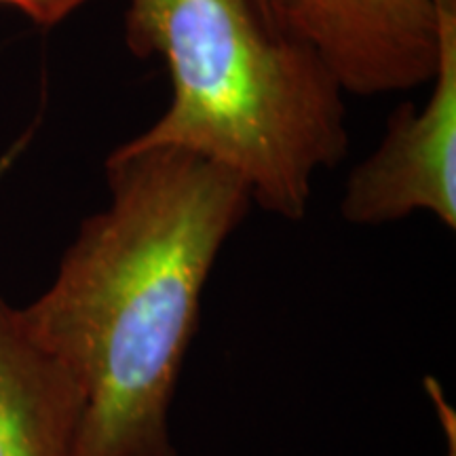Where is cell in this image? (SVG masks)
<instances>
[{"mask_svg": "<svg viewBox=\"0 0 456 456\" xmlns=\"http://www.w3.org/2000/svg\"><path fill=\"white\" fill-rule=\"evenodd\" d=\"M0 3L15 4L17 9L30 15L38 26H55L85 0H0Z\"/></svg>", "mask_w": 456, "mask_h": 456, "instance_id": "8992f818", "label": "cell"}, {"mask_svg": "<svg viewBox=\"0 0 456 456\" xmlns=\"http://www.w3.org/2000/svg\"><path fill=\"white\" fill-rule=\"evenodd\" d=\"M440 15V61L425 106L402 104L380 146L346 178L342 218L380 226L429 212L456 228V0H433Z\"/></svg>", "mask_w": 456, "mask_h": 456, "instance_id": "3957f363", "label": "cell"}, {"mask_svg": "<svg viewBox=\"0 0 456 456\" xmlns=\"http://www.w3.org/2000/svg\"><path fill=\"white\" fill-rule=\"evenodd\" d=\"M83 393L0 296V456H74Z\"/></svg>", "mask_w": 456, "mask_h": 456, "instance_id": "5b68a950", "label": "cell"}, {"mask_svg": "<svg viewBox=\"0 0 456 456\" xmlns=\"http://www.w3.org/2000/svg\"><path fill=\"white\" fill-rule=\"evenodd\" d=\"M273 20L315 51L342 94L425 87L440 61L433 0H266Z\"/></svg>", "mask_w": 456, "mask_h": 456, "instance_id": "277c9868", "label": "cell"}, {"mask_svg": "<svg viewBox=\"0 0 456 456\" xmlns=\"http://www.w3.org/2000/svg\"><path fill=\"white\" fill-rule=\"evenodd\" d=\"M125 43L171 81L167 110L127 144L195 152L262 209L305 218L315 174L349 151L345 94L309 45L258 0H127Z\"/></svg>", "mask_w": 456, "mask_h": 456, "instance_id": "7a4b0ae2", "label": "cell"}, {"mask_svg": "<svg viewBox=\"0 0 456 456\" xmlns=\"http://www.w3.org/2000/svg\"><path fill=\"white\" fill-rule=\"evenodd\" d=\"M106 182L108 208L21 317L83 393L74 456H180L169 408L205 283L252 191L195 152L127 142L106 159Z\"/></svg>", "mask_w": 456, "mask_h": 456, "instance_id": "6da1fadb", "label": "cell"}, {"mask_svg": "<svg viewBox=\"0 0 456 456\" xmlns=\"http://www.w3.org/2000/svg\"><path fill=\"white\" fill-rule=\"evenodd\" d=\"M258 3L262 4V7H265L266 9V13H269L271 15V11H269V4H266V0H258ZM273 17V15H271Z\"/></svg>", "mask_w": 456, "mask_h": 456, "instance_id": "52a82bcc", "label": "cell"}]
</instances>
